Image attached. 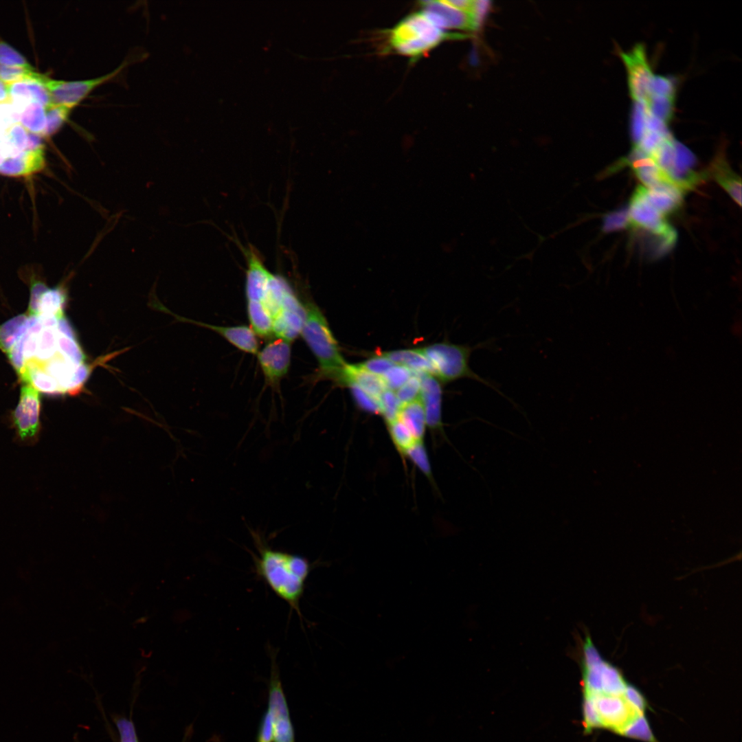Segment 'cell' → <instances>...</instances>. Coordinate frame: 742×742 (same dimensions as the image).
Listing matches in <instances>:
<instances>
[{
	"mask_svg": "<svg viewBox=\"0 0 742 742\" xmlns=\"http://www.w3.org/2000/svg\"><path fill=\"white\" fill-rule=\"evenodd\" d=\"M254 539L258 552L254 556L255 572L302 620L300 601L313 565L301 555L272 549L259 537Z\"/></svg>",
	"mask_w": 742,
	"mask_h": 742,
	"instance_id": "6da1fadb",
	"label": "cell"
},
{
	"mask_svg": "<svg viewBox=\"0 0 742 742\" xmlns=\"http://www.w3.org/2000/svg\"><path fill=\"white\" fill-rule=\"evenodd\" d=\"M305 318L300 335L319 364V376L341 383L346 363L337 342L320 309L313 303L305 306Z\"/></svg>",
	"mask_w": 742,
	"mask_h": 742,
	"instance_id": "7a4b0ae2",
	"label": "cell"
},
{
	"mask_svg": "<svg viewBox=\"0 0 742 742\" xmlns=\"http://www.w3.org/2000/svg\"><path fill=\"white\" fill-rule=\"evenodd\" d=\"M447 35L423 10L405 18L391 31L390 43L398 53L412 57L435 47Z\"/></svg>",
	"mask_w": 742,
	"mask_h": 742,
	"instance_id": "3957f363",
	"label": "cell"
},
{
	"mask_svg": "<svg viewBox=\"0 0 742 742\" xmlns=\"http://www.w3.org/2000/svg\"><path fill=\"white\" fill-rule=\"evenodd\" d=\"M420 349L431 364L435 376L440 380L450 382L469 378L497 391L492 383L474 372L469 366V359L473 350L471 347L440 342Z\"/></svg>",
	"mask_w": 742,
	"mask_h": 742,
	"instance_id": "277c9868",
	"label": "cell"
},
{
	"mask_svg": "<svg viewBox=\"0 0 742 742\" xmlns=\"http://www.w3.org/2000/svg\"><path fill=\"white\" fill-rule=\"evenodd\" d=\"M270 656V676L267 710L273 728V742H296L295 732L286 696L284 692L276 652L269 648Z\"/></svg>",
	"mask_w": 742,
	"mask_h": 742,
	"instance_id": "5b68a950",
	"label": "cell"
},
{
	"mask_svg": "<svg viewBox=\"0 0 742 742\" xmlns=\"http://www.w3.org/2000/svg\"><path fill=\"white\" fill-rule=\"evenodd\" d=\"M132 63V60H126L110 73L94 78L65 81L42 75L41 81L49 93L52 104L62 105L72 109L94 89L115 78Z\"/></svg>",
	"mask_w": 742,
	"mask_h": 742,
	"instance_id": "8992f818",
	"label": "cell"
},
{
	"mask_svg": "<svg viewBox=\"0 0 742 742\" xmlns=\"http://www.w3.org/2000/svg\"><path fill=\"white\" fill-rule=\"evenodd\" d=\"M630 228L646 231L654 236L677 238L676 231L648 201L646 188L639 186L634 190L628 207Z\"/></svg>",
	"mask_w": 742,
	"mask_h": 742,
	"instance_id": "52a82bcc",
	"label": "cell"
},
{
	"mask_svg": "<svg viewBox=\"0 0 742 742\" xmlns=\"http://www.w3.org/2000/svg\"><path fill=\"white\" fill-rule=\"evenodd\" d=\"M627 69V85L633 102L645 104L649 98V87L653 76L644 44H635L630 49L618 50Z\"/></svg>",
	"mask_w": 742,
	"mask_h": 742,
	"instance_id": "ba28073f",
	"label": "cell"
},
{
	"mask_svg": "<svg viewBox=\"0 0 742 742\" xmlns=\"http://www.w3.org/2000/svg\"><path fill=\"white\" fill-rule=\"evenodd\" d=\"M19 403L12 414L18 438L33 442L40 432L41 399L39 392L29 383H22Z\"/></svg>",
	"mask_w": 742,
	"mask_h": 742,
	"instance_id": "9c48e42d",
	"label": "cell"
},
{
	"mask_svg": "<svg viewBox=\"0 0 742 742\" xmlns=\"http://www.w3.org/2000/svg\"><path fill=\"white\" fill-rule=\"evenodd\" d=\"M290 344L288 341L277 338L258 351V363L269 385H276L287 373L291 363Z\"/></svg>",
	"mask_w": 742,
	"mask_h": 742,
	"instance_id": "30bf717a",
	"label": "cell"
},
{
	"mask_svg": "<svg viewBox=\"0 0 742 742\" xmlns=\"http://www.w3.org/2000/svg\"><path fill=\"white\" fill-rule=\"evenodd\" d=\"M305 318L304 306L292 289L285 295L282 307L273 319V333L291 342L300 335Z\"/></svg>",
	"mask_w": 742,
	"mask_h": 742,
	"instance_id": "8fae6325",
	"label": "cell"
},
{
	"mask_svg": "<svg viewBox=\"0 0 742 742\" xmlns=\"http://www.w3.org/2000/svg\"><path fill=\"white\" fill-rule=\"evenodd\" d=\"M423 11L440 27L471 30L477 24V18L458 10L444 1L423 2Z\"/></svg>",
	"mask_w": 742,
	"mask_h": 742,
	"instance_id": "7c38bea8",
	"label": "cell"
},
{
	"mask_svg": "<svg viewBox=\"0 0 742 742\" xmlns=\"http://www.w3.org/2000/svg\"><path fill=\"white\" fill-rule=\"evenodd\" d=\"M420 379V399L426 415L427 424L431 427L440 425L442 388L440 381L431 374H418Z\"/></svg>",
	"mask_w": 742,
	"mask_h": 742,
	"instance_id": "4fadbf2b",
	"label": "cell"
},
{
	"mask_svg": "<svg viewBox=\"0 0 742 742\" xmlns=\"http://www.w3.org/2000/svg\"><path fill=\"white\" fill-rule=\"evenodd\" d=\"M45 165L44 148L27 150L0 166V174L10 177H27L42 170Z\"/></svg>",
	"mask_w": 742,
	"mask_h": 742,
	"instance_id": "5bb4252c",
	"label": "cell"
},
{
	"mask_svg": "<svg viewBox=\"0 0 742 742\" xmlns=\"http://www.w3.org/2000/svg\"><path fill=\"white\" fill-rule=\"evenodd\" d=\"M708 175L730 195L739 206L741 205V179L731 168L723 150H719L710 164Z\"/></svg>",
	"mask_w": 742,
	"mask_h": 742,
	"instance_id": "9a60e30c",
	"label": "cell"
},
{
	"mask_svg": "<svg viewBox=\"0 0 742 742\" xmlns=\"http://www.w3.org/2000/svg\"><path fill=\"white\" fill-rule=\"evenodd\" d=\"M190 321L186 319V321ZM199 326L206 327L219 334L226 341L246 353L257 355L258 342L256 333L251 327L246 325L234 326H215L195 321H190Z\"/></svg>",
	"mask_w": 742,
	"mask_h": 742,
	"instance_id": "2e32d148",
	"label": "cell"
},
{
	"mask_svg": "<svg viewBox=\"0 0 742 742\" xmlns=\"http://www.w3.org/2000/svg\"><path fill=\"white\" fill-rule=\"evenodd\" d=\"M684 192L669 181H664L651 188H646L649 203L663 216L677 211L682 205Z\"/></svg>",
	"mask_w": 742,
	"mask_h": 742,
	"instance_id": "e0dca14e",
	"label": "cell"
},
{
	"mask_svg": "<svg viewBox=\"0 0 742 742\" xmlns=\"http://www.w3.org/2000/svg\"><path fill=\"white\" fill-rule=\"evenodd\" d=\"M350 383L357 385L377 400L387 389L381 376L363 370L358 364L346 363L340 384L348 385Z\"/></svg>",
	"mask_w": 742,
	"mask_h": 742,
	"instance_id": "ac0fdd59",
	"label": "cell"
},
{
	"mask_svg": "<svg viewBox=\"0 0 742 742\" xmlns=\"http://www.w3.org/2000/svg\"><path fill=\"white\" fill-rule=\"evenodd\" d=\"M394 364L407 367L416 374H431L435 376L434 368L420 348L403 349L382 354Z\"/></svg>",
	"mask_w": 742,
	"mask_h": 742,
	"instance_id": "d6986e66",
	"label": "cell"
},
{
	"mask_svg": "<svg viewBox=\"0 0 742 742\" xmlns=\"http://www.w3.org/2000/svg\"><path fill=\"white\" fill-rule=\"evenodd\" d=\"M397 417L405 424L418 440L422 441L427 420L420 397L403 404Z\"/></svg>",
	"mask_w": 742,
	"mask_h": 742,
	"instance_id": "ffe728a7",
	"label": "cell"
},
{
	"mask_svg": "<svg viewBox=\"0 0 742 742\" xmlns=\"http://www.w3.org/2000/svg\"><path fill=\"white\" fill-rule=\"evenodd\" d=\"M66 291L62 285L47 288L41 295L36 317L55 316L58 319L65 316Z\"/></svg>",
	"mask_w": 742,
	"mask_h": 742,
	"instance_id": "44dd1931",
	"label": "cell"
},
{
	"mask_svg": "<svg viewBox=\"0 0 742 742\" xmlns=\"http://www.w3.org/2000/svg\"><path fill=\"white\" fill-rule=\"evenodd\" d=\"M27 315H19L0 326V348L8 352L27 330Z\"/></svg>",
	"mask_w": 742,
	"mask_h": 742,
	"instance_id": "7402d4cb",
	"label": "cell"
},
{
	"mask_svg": "<svg viewBox=\"0 0 742 742\" xmlns=\"http://www.w3.org/2000/svg\"><path fill=\"white\" fill-rule=\"evenodd\" d=\"M247 315L251 328L261 337L273 334V317L266 307L261 302H247Z\"/></svg>",
	"mask_w": 742,
	"mask_h": 742,
	"instance_id": "603a6c76",
	"label": "cell"
},
{
	"mask_svg": "<svg viewBox=\"0 0 742 742\" xmlns=\"http://www.w3.org/2000/svg\"><path fill=\"white\" fill-rule=\"evenodd\" d=\"M19 122L28 132L43 137L46 127L45 106L36 102H30L21 112Z\"/></svg>",
	"mask_w": 742,
	"mask_h": 742,
	"instance_id": "cb8c5ba5",
	"label": "cell"
},
{
	"mask_svg": "<svg viewBox=\"0 0 742 742\" xmlns=\"http://www.w3.org/2000/svg\"><path fill=\"white\" fill-rule=\"evenodd\" d=\"M57 328H49L43 326L37 335V348L33 359L38 364H43L53 358L58 352Z\"/></svg>",
	"mask_w": 742,
	"mask_h": 742,
	"instance_id": "d4e9b609",
	"label": "cell"
},
{
	"mask_svg": "<svg viewBox=\"0 0 742 742\" xmlns=\"http://www.w3.org/2000/svg\"><path fill=\"white\" fill-rule=\"evenodd\" d=\"M391 437L398 449L406 453L412 447L419 442L409 429L398 417L387 423Z\"/></svg>",
	"mask_w": 742,
	"mask_h": 742,
	"instance_id": "484cf974",
	"label": "cell"
},
{
	"mask_svg": "<svg viewBox=\"0 0 742 742\" xmlns=\"http://www.w3.org/2000/svg\"><path fill=\"white\" fill-rule=\"evenodd\" d=\"M675 98L651 95L646 104L652 115L666 124L671 120L674 113Z\"/></svg>",
	"mask_w": 742,
	"mask_h": 742,
	"instance_id": "4316f807",
	"label": "cell"
},
{
	"mask_svg": "<svg viewBox=\"0 0 742 742\" xmlns=\"http://www.w3.org/2000/svg\"><path fill=\"white\" fill-rule=\"evenodd\" d=\"M46 115V127L43 137H49L56 133L67 120L71 109L56 104H49L45 107Z\"/></svg>",
	"mask_w": 742,
	"mask_h": 742,
	"instance_id": "83f0119b",
	"label": "cell"
},
{
	"mask_svg": "<svg viewBox=\"0 0 742 742\" xmlns=\"http://www.w3.org/2000/svg\"><path fill=\"white\" fill-rule=\"evenodd\" d=\"M57 347L58 352L65 359L71 361L77 366L85 363L86 357L77 339L70 338L58 331Z\"/></svg>",
	"mask_w": 742,
	"mask_h": 742,
	"instance_id": "f1b7e54d",
	"label": "cell"
},
{
	"mask_svg": "<svg viewBox=\"0 0 742 742\" xmlns=\"http://www.w3.org/2000/svg\"><path fill=\"white\" fill-rule=\"evenodd\" d=\"M647 106L644 102H633L631 109L630 131L633 145H637L646 131Z\"/></svg>",
	"mask_w": 742,
	"mask_h": 742,
	"instance_id": "f546056e",
	"label": "cell"
},
{
	"mask_svg": "<svg viewBox=\"0 0 742 742\" xmlns=\"http://www.w3.org/2000/svg\"><path fill=\"white\" fill-rule=\"evenodd\" d=\"M630 228V222L627 207H623L606 214L603 218L601 230L604 233H611Z\"/></svg>",
	"mask_w": 742,
	"mask_h": 742,
	"instance_id": "4dcf8cb0",
	"label": "cell"
},
{
	"mask_svg": "<svg viewBox=\"0 0 742 742\" xmlns=\"http://www.w3.org/2000/svg\"><path fill=\"white\" fill-rule=\"evenodd\" d=\"M405 366L394 364L381 376L387 389L396 391L414 374Z\"/></svg>",
	"mask_w": 742,
	"mask_h": 742,
	"instance_id": "1f68e13d",
	"label": "cell"
},
{
	"mask_svg": "<svg viewBox=\"0 0 742 742\" xmlns=\"http://www.w3.org/2000/svg\"><path fill=\"white\" fill-rule=\"evenodd\" d=\"M381 414H383L387 423L398 416L402 403L394 391L385 389L379 397Z\"/></svg>",
	"mask_w": 742,
	"mask_h": 742,
	"instance_id": "d6a6232c",
	"label": "cell"
},
{
	"mask_svg": "<svg viewBox=\"0 0 742 742\" xmlns=\"http://www.w3.org/2000/svg\"><path fill=\"white\" fill-rule=\"evenodd\" d=\"M649 91L650 95H662L675 98V80L671 77L653 74L649 84Z\"/></svg>",
	"mask_w": 742,
	"mask_h": 742,
	"instance_id": "836d02e7",
	"label": "cell"
},
{
	"mask_svg": "<svg viewBox=\"0 0 742 742\" xmlns=\"http://www.w3.org/2000/svg\"><path fill=\"white\" fill-rule=\"evenodd\" d=\"M421 383L418 374L414 373L410 379L395 393L403 404L413 401L420 397Z\"/></svg>",
	"mask_w": 742,
	"mask_h": 742,
	"instance_id": "e575fe53",
	"label": "cell"
},
{
	"mask_svg": "<svg viewBox=\"0 0 742 742\" xmlns=\"http://www.w3.org/2000/svg\"><path fill=\"white\" fill-rule=\"evenodd\" d=\"M34 73L33 68L0 64V79L5 84L27 80Z\"/></svg>",
	"mask_w": 742,
	"mask_h": 742,
	"instance_id": "d590c367",
	"label": "cell"
},
{
	"mask_svg": "<svg viewBox=\"0 0 742 742\" xmlns=\"http://www.w3.org/2000/svg\"><path fill=\"white\" fill-rule=\"evenodd\" d=\"M0 64L8 66L32 67L20 53L3 41H0Z\"/></svg>",
	"mask_w": 742,
	"mask_h": 742,
	"instance_id": "8d00e7d4",
	"label": "cell"
},
{
	"mask_svg": "<svg viewBox=\"0 0 742 742\" xmlns=\"http://www.w3.org/2000/svg\"><path fill=\"white\" fill-rule=\"evenodd\" d=\"M350 387L357 404L363 409L372 412L381 413L379 401L361 389L355 384L348 385Z\"/></svg>",
	"mask_w": 742,
	"mask_h": 742,
	"instance_id": "74e56055",
	"label": "cell"
},
{
	"mask_svg": "<svg viewBox=\"0 0 742 742\" xmlns=\"http://www.w3.org/2000/svg\"><path fill=\"white\" fill-rule=\"evenodd\" d=\"M357 364L363 370L379 376L384 375L394 365L393 362L383 355L372 357Z\"/></svg>",
	"mask_w": 742,
	"mask_h": 742,
	"instance_id": "f35d334b",
	"label": "cell"
},
{
	"mask_svg": "<svg viewBox=\"0 0 742 742\" xmlns=\"http://www.w3.org/2000/svg\"><path fill=\"white\" fill-rule=\"evenodd\" d=\"M48 288L45 283L41 280L31 278L30 280V298L28 306L27 315L37 316L38 302L42 293Z\"/></svg>",
	"mask_w": 742,
	"mask_h": 742,
	"instance_id": "ab89813d",
	"label": "cell"
},
{
	"mask_svg": "<svg viewBox=\"0 0 742 742\" xmlns=\"http://www.w3.org/2000/svg\"><path fill=\"white\" fill-rule=\"evenodd\" d=\"M120 742H139L135 724L133 721L125 717L115 719Z\"/></svg>",
	"mask_w": 742,
	"mask_h": 742,
	"instance_id": "60d3db41",
	"label": "cell"
},
{
	"mask_svg": "<svg viewBox=\"0 0 742 742\" xmlns=\"http://www.w3.org/2000/svg\"><path fill=\"white\" fill-rule=\"evenodd\" d=\"M92 368L93 366L85 363L80 365L69 384L67 393L72 395L78 394L87 380Z\"/></svg>",
	"mask_w": 742,
	"mask_h": 742,
	"instance_id": "b9f144b4",
	"label": "cell"
},
{
	"mask_svg": "<svg viewBox=\"0 0 742 742\" xmlns=\"http://www.w3.org/2000/svg\"><path fill=\"white\" fill-rule=\"evenodd\" d=\"M406 454L411 458L414 462L424 473L427 475H430V466L422 441L412 447L407 451Z\"/></svg>",
	"mask_w": 742,
	"mask_h": 742,
	"instance_id": "7bdbcfd3",
	"label": "cell"
},
{
	"mask_svg": "<svg viewBox=\"0 0 742 742\" xmlns=\"http://www.w3.org/2000/svg\"><path fill=\"white\" fill-rule=\"evenodd\" d=\"M625 734L649 741H653V737L650 731L648 723L643 716L633 723L627 730Z\"/></svg>",
	"mask_w": 742,
	"mask_h": 742,
	"instance_id": "ee69618b",
	"label": "cell"
},
{
	"mask_svg": "<svg viewBox=\"0 0 742 742\" xmlns=\"http://www.w3.org/2000/svg\"><path fill=\"white\" fill-rule=\"evenodd\" d=\"M256 742H273V728L271 715L267 710L263 714L258 729Z\"/></svg>",
	"mask_w": 742,
	"mask_h": 742,
	"instance_id": "f6af8a7d",
	"label": "cell"
},
{
	"mask_svg": "<svg viewBox=\"0 0 742 742\" xmlns=\"http://www.w3.org/2000/svg\"><path fill=\"white\" fill-rule=\"evenodd\" d=\"M57 330L64 335L77 339L76 334L72 326L65 316L58 319Z\"/></svg>",
	"mask_w": 742,
	"mask_h": 742,
	"instance_id": "bcb514c9",
	"label": "cell"
},
{
	"mask_svg": "<svg viewBox=\"0 0 742 742\" xmlns=\"http://www.w3.org/2000/svg\"><path fill=\"white\" fill-rule=\"evenodd\" d=\"M9 101L7 84L0 79V103Z\"/></svg>",
	"mask_w": 742,
	"mask_h": 742,
	"instance_id": "7dc6e473",
	"label": "cell"
}]
</instances>
